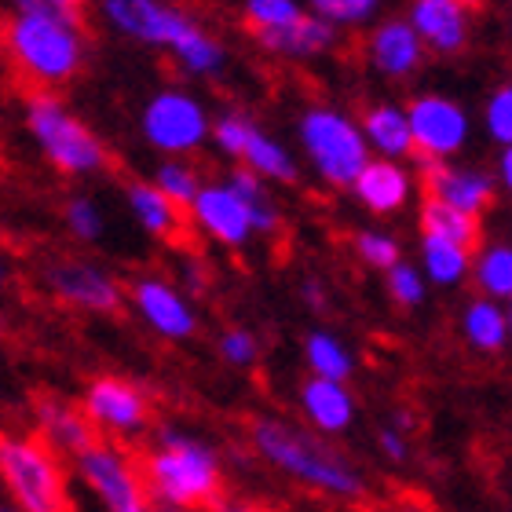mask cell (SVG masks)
I'll list each match as a JSON object with an SVG mask.
<instances>
[{
	"label": "cell",
	"mask_w": 512,
	"mask_h": 512,
	"mask_svg": "<svg viewBox=\"0 0 512 512\" xmlns=\"http://www.w3.org/2000/svg\"><path fill=\"white\" fill-rule=\"evenodd\" d=\"M158 187L169 194L176 205H183V209H187V205L198 198V180H194V172L183 169V165H161Z\"/></svg>",
	"instance_id": "1f68e13d"
},
{
	"label": "cell",
	"mask_w": 512,
	"mask_h": 512,
	"mask_svg": "<svg viewBox=\"0 0 512 512\" xmlns=\"http://www.w3.org/2000/svg\"><path fill=\"white\" fill-rule=\"evenodd\" d=\"M260 37L264 48L271 52H282V55H311V52H322L326 44L333 41V30L326 22L311 19V15H297L293 22H282V26H260L253 30Z\"/></svg>",
	"instance_id": "ac0fdd59"
},
{
	"label": "cell",
	"mask_w": 512,
	"mask_h": 512,
	"mask_svg": "<svg viewBox=\"0 0 512 512\" xmlns=\"http://www.w3.org/2000/svg\"><path fill=\"white\" fill-rule=\"evenodd\" d=\"M388 289H392V297L399 300V304H421V297H425V289H421V278H417L414 267L406 264H395L392 275H388Z\"/></svg>",
	"instance_id": "836d02e7"
},
{
	"label": "cell",
	"mask_w": 512,
	"mask_h": 512,
	"mask_svg": "<svg viewBox=\"0 0 512 512\" xmlns=\"http://www.w3.org/2000/svg\"><path fill=\"white\" fill-rule=\"evenodd\" d=\"M410 125H414L417 150L425 154H450L465 143V114L450 99H417L410 107Z\"/></svg>",
	"instance_id": "30bf717a"
},
{
	"label": "cell",
	"mask_w": 512,
	"mask_h": 512,
	"mask_svg": "<svg viewBox=\"0 0 512 512\" xmlns=\"http://www.w3.org/2000/svg\"><path fill=\"white\" fill-rule=\"evenodd\" d=\"M220 512H256L253 505H224Z\"/></svg>",
	"instance_id": "f6af8a7d"
},
{
	"label": "cell",
	"mask_w": 512,
	"mask_h": 512,
	"mask_svg": "<svg viewBox=\"0 0 512 512\" xmlns=\"http://www.w3.org/2000/svg\"><path fill=\"white\" fill-rule=\"evenodd\" d=\"M355 191H359V198H363L370 209L392 213L406 198V172L395 169L392 161H374V165H366V169L359 172Z\"/></svg>",
	"instance_id": "44dd1931"
},
{
	"label": "cell",
	"mask_w": 512,
	"mask_h": 512,
	"mask_svg": "<svg viewBox=\"0 0 512 512\" xmlns=\"http://www.w3.org/2000/svg\"><path fill=\"white\" fill-rule=\"evenodd\" d=\"M421 227H425V235H439L447 238V242H458L469 253L480 249V220H476V213H465V209L443 202V198L428 194L425 205H421Z\"/></svg>",
	"instance_id": "d6986e66"
},
{
	"label": "cell",
	"mask_w": 512,
	"mask_h": 512,
	"mask_svg": "<svg viewBox=\"0 0 512 512\" xmlns=\"http://www.w3.org/2000/svg\"><path fill=\"white\" fill-rule=\"evenodd\" d=\"M48 282H52V289L59 293V297L70 300V304H81V308L118 311V304H121L118 286H114L103 271H96V267H88V264H59V267H52Z\"/></svg>",
	"instance_id": "4fadbf2b"
},
{
	"label": "cell",
	"mask_w": 512,
	"mask_h": 512,
	"mask_svg": "<svg viewBox=\"0 0 512 512\" xmlns=\"http://www.w3.org/2000/svg\"><path fill=\"white\" fill-rule=\"evenodd\" d=\"M311 4H315L326 19H337V22L366 19V15L377 8V0H311Z\"/></svg>",
	"instance_id": "8d00e7d4"
},
{
	"label": "cell",
	"mask_w": 512,
	"mask_h": 512,
	"mask_svg": "<svg viewBox=\"0 0 512 512\" xmlns=\"http://www.w3.org/2000/svg\"><path fill=\"white\" fill-rule=\"evenodd\" d=\"M253 439L260 454L267 461H275L278 469L293 472L297 480L315 483L330 494H359L363 491V480L355 476L341 458H333L330 450L304 439L300 432H293L289 425H278V421H256Z\"/></svg>",
	"instance_id": "3957f363"
},
{
	"label": "cell",
	"mask_w": 512,
	"mask_h": 512,
	"mask_svg": "<svg viewBox=\"0 0 512 512\" xmlns=\"http://www.w3.org/2000/svg\"><path fill=\"white\" fill-rule=\"evenodd\" d=\"M194 216L202 220V227L209 235H216L220 242H227V246H242L249 235V227H253L246 202L238 198L235 187H205V191H198V198H194Z\"/></svg>",
	"instance_id": "7c38bea8"
},
{
	"label": "cell",
	"mask_w": 512,
	"mask_h": 512,
	"mask_svg": "<svg viewBox=\"0 0 512 512\" xmlns=\"http://www.w3.org/2000/svg\"><path fill=\"white\" fill-rule=\"evenodd\" d=\"M15 8L26 11V15H52V19H66V22H77L74 11H66L59 0H15Z\"/></svg>",
	"instance_id": "60d3db41"
},
{
	"label": "cell",
	"mask_w": 512,
	"mask_h": 512,
	"mask_svg": "<svg viewBox=\"0 0 512 512\" xmlns=\"http://www.w3.org/2000/svg\"><path fill=\"white\" fill-rule=\"evenodd\" d=\"M161 443L165 447L158 454H150L143 465L150 491L165 502L180 505V509H224V491H220V472H216L213 454L191 439L172 436V432H165Z\"/></svg>",
	"instance_id": "7a4b0ae2"
},
{
	"label": "cell",
	"mask_w": 512,
	"mask_h": 512,
	"mask_svg": "<svg viewBox=\"0 0 512 512\" xmlns=\"http://www.w3.org/2000/svg\"><path fill=\"white\" fill-rule=\"evenodd\" d=\"M249 132H253V125L242 118H224L216 125V139H220V147H224L227 154H246Z\"/></svg>",
	"instance_id": "74e56055"
},
{
	"label": "cell",
	"mask_w": 512,
	"mask_h": 512,
	"mask_svg": "<svg viewBox=\"0 0 512 512\" xmlns=\"http://www.w3.org/2000/svg\"><path fill=\"white\" fill-rule=\"evenodd\" d=\"M304 406L315 425H322L326 432H341L352 421V399L341 388V381L333 377H319V381L304 384Z\"/></svg>",
	"instance_id": "7402d4cb"
},
{
	"label": "cell",
	"mask_w": 512,
	"mask_h": 512,
	"mask_svg": "<svg viewBox=\"0 0 512 512\" xmlns=\"http://www.w3.org/2000/svg\"><path fill=\"white\" fill-rule=\"evenodd\" d=\"M4 41H8L19 85H26L30 92L63 85L81 70V33L74 30V22L19 11L4 26Z\"/></svg>",
	"instance_id": "6da1fadb"
},
{
	"label": "cell",
	"mask_w": 512,
	"mask_h": 512,
	"mask_svg": "<svg viewBox=\"0 0 512 512\" xmlns=\"http://www.w3.org/2000/svg\"><path fill=\"white\" fill-rule=\"evenodd\" d=\"M480 282L494 297H512V249H491L483 256Z\"/></svg>",
	"instance_id": "4dcf8cb0"
},
{
	"label": "cell",
	"mask_w": 512,
	"mask_h": 512,
	"mask_svg": "<svg viewBox=\"0 0 512 512\" xmlns=\"http://www.w3.org/2000/svg\"><path fill=\"white\" fill-rule=\"evenodd\" d=\"M172 52L187 63V70H198V74H209V70H216V66H220V59H224V52H220V48H216V44L209 41L198 26H191V30L183 33Z\"/></svg>",
	"instance_id": "f1b7e54d"
},
{
	"label": "cell",
	"mask_w": 512,
	"mask_h": 512,
	"mask_svg": "<svg viewBox=\"0 0 512 512\" xmlns=\"http://www.w3.org/2000/svg\"><path fill=\"white\" fill-rule=\"evenodd\" d=\"M81 472L92 483V491L103 494L110 512H147V494H143V480L128 469L125 458L107 447H92L81 454Z\"/></svg>",
	"instance_id": "52a82bcc"
},
{
	"label": "cell",
	"mask_w": 512,
	"mask_h": 512,
	"mask_svg": "<svg viewBox=\"0 0 512 512\" xmlns=\"http://www.w3.org/2000/svg\"><path fill=\"white\" fill-rule=\"evenodd\" d=\"M66 220L74 227V235H81V238H96L99 231H103V220H99V213L88 202H70Z\"/></svg>",
	"instance_id": "f35d334b"
},
{
	"label": "cell",
	"mask_w": 512,
	"mask_h": 512,
	"mask_svg": "<svg viewBox=\"0 0 512 512\" xmlns=\"http://www.w3.org/2000/svg\"><path fill=\"white\" fill-rule=\"evenodd\" d=\"M363 125H366V136L374 139L377 150H384V154H410V150L417 147L410 114H403V110L374 107V110H366Z\"/></svg>",
	"instance_id": "603a6c76"
},
{
	"label": "cell",
	"mask_w": 512,
	"mask_h": 512,
	"mask_svg": "<svg viewBox=\"0 0 512 512\" xmlns=\"http://www.w3.org/2000/svg\"><path fill=\"white\" fill-rule=\"evenodd\" d=\"M128 202L136 209L139 224L147 227L150 235L165 238L169 246H194L191 224L183 205H176L161 187H147V183H132L128 187Z\"/></svg>",
	"instance_id": "8fae6325"
},
{
	"label": "cell",
	"mask_w": 512,
	"mask_h": 512,
	"mask_svg": "<svg viewBox=\"0 0 512 512\" xmlns=\"http://www.w3.org/2000/svg\"><path fill=\"white\" fill-rule=\"evenodd\" d=\"M483 0H461V8H480Z\"/></svg>",
	"instance_id": "bcb514c9"
},
{
	"label": "cell",
	"mask_w": 512,
	"mask_h": 512,
	"mask_svg": "<svg viewBox=\"0 0 512 512\" xmlns=\"http://www.w3.org/2000/svg\"><path fill=\"white\" fill-rule=\"evenodd\" d=\"M381 447L388 450V454H392L395 461L403 458L406 450H403V443H399V436H392V432H381Z\"/></svg>",
	"instance_id": "b9f144b4"
},
{
	"label": "cell",
	"mask_w": 512,
	"mask_h": 512,
	"mask_svg": "<svg viewBox=\"0 0 512 512\" xmlns=\"http://www.w3.org/2000/svg\"><path fill=\"white\" fill-rule=\"evenodd\" d=\"M59 4H63L66 11H74L77 19H81V8H85V0H59Z\"/></svg>",
	"instance_id": "ee69618b"
},
{
	"label": "cell",
	"mask_w": 512,
	"mask_h": 512,
	"mask_svg": "<svg viewBox=\"0 0 512 512\" xmlns=\"http://www.w3.org/2000/svg\"><path fill=\"white\" fill-rule=\"evenodd\" d=\"M374 59L384 74L403 77L410 74L421 59V41H417V26L406 22H388L374 33Z\"/></svg>",
	"instance_id": "ffe728a7"
},
{
	"label": "cell",
	"mask_w": 512,
	"mask_h": 512,
	"mask_svg": "<svg viewBox=\"0 0 512 512\" xmlns=\"http://www.w3.org/2000/svg\"><path fill=\"white\" fill-rule=\"evenodd\" d=\"M231 187L238 191V198L246 202V209H249V220H253V227L256 231H275L278 227V213H275V205L267 202V194H264V187L256 183V176L253 172H235L231 176Z\"/></svg>",
	"instance_id": "4316f807"
},
{
	"label": "cell",
	"mask_w": 512,
	"mask_h": 512,
	"mask_svg": "<svg viewBox=\"0 0 512 512\" xmlns=\"http://www.w3.org/2000/svg\"><path fill=\"white\" fill-rule=\"evenodd\" d=\"M136 304L150 319V326L161 330L165 337H187L194 330V315L165 282H139Z\"/></svg>",
	"instance_id": "e0dca14e"
},
{
	"label": "cell",
	"mask_w": 512,
	"mask_h": 512,
	"mask_svg": "<svg viewBox=\"0 0 512 512\" xmlns=\"http://www.w3.org/2000/svg\"><path fill=\"white\" fill-rule=\"evenodd\" d=\"M414 26L439 55L461 52V44H465V8H461V0H417Z\"/></svg>",
	"instance_id": "2e32d148"
},
{
	"label": "cell",
	"mask_w": 512,
	"mask_h": 512,
	"mask_svg": "<svg viewBox=\"0 0 512 512\" xmlns=\"http://www.w3.org/2000/svg\"><path fill=\"white\" fill-rule=\"evenodd\" d=\"M147 136L161 150H191L205 136V114L191 96L165 92L147 107Z\"/></svg>",
	"instance_id": "ba28073f"
},
{
	"label": "cell",
	"mask_w": 512,
	"mask_h": 512,
	"mask_svg": "<svg viewBox=\"0 0 512 512\" xmlns=\"http://www.w3.org/2000/svg\"><path fill=\"white\" fill-rule=\"evenodd\" d=\"M502 176H505V183H509V191H512V143H509V150H505V158H502Z\"/></svg>",
	"instance_id": "7bdbcfd3"
},
{
	"label": "cell",
	"mask_w": 512,
	"mask_h": 512,
	"mask_svg": "<svg viewBox=\"0 0 512 512\" xmlns=\"http://www.w3.org/2000/svg\"><path fill=\"white\" fill-rule=\"evenodd\" d=\"M465 330H469V341L476 344V348H487V352L502 348V341H505L502 311L494 308V304H472L469 315H465Z\"/></svg>",
	"instance_id": "83f0119b"
},
{
	"label": "cell",
	"mask_w": 512,
	"mask_h": 512,
	"mask_svg": "<svg viewBox=\"0 0 512 512\" xmlns=\"http://www.w3.org/2000/svg\"><path fill=\"white\" fill-rule=\"evenodd\" d=\"M224 355L231 359V363H238V366H246V363H253V355H256V344H253V337L249 333H227L224 337Z\"/></svg>",
	"instance_id": "ab89813d"
},
{
	"label": "cell",
	"mask_w": 512,
	"mask_h": 512,
	"mask_svg": "<svg viewBox=\"0 0 512 512\" xmlns=\"http://www.w3.org/2000/svg\"><path fill=\"white\" fill-rule=\"evenodd\" d=\"M425 191L432 194V198H443V202L458 205V209L476 213V216L494 202V187L487 176L465 172V169H447V165H428Z\"/></svg>",
	"instance_id": "9a60e30c"
},
{
	"label": "cell",
	"mask_w": 512,
	"mask_h": 512,
	"mask_svg": "<svg viewBox=\"0 0 512 512\" xmlns=\"http://www.w3.org/2000/svg\"><path fill=\"white\" fill-rule=\"evenodd\" d=\"M425 264L436 282H458L469 267V249H461L458 242H447L439 235H425Z\"/></svg>",
	"instance_id": "d4e9b609"
},
{
	"label": "cell",
	"mask_w": 512,
	"mask_h": 512,
	"mask_svg": "<svg viewBox=\"0 0 512 512\" xmlns=\"http://www.w3.org/2000/svg\"><path fill=\"white\" fill-rule=\"evenodd\" d=\"M88 414L103 421L110 428H139L147 421V403L132 384L118 381V377H103L88 388Z\"/></svg>",
	"instance_id": "5bb4252c"
},
{
	"label": "cell",
	"mask_w": 512,
	"mask_h": 512,
	"mask_svg": "<svg viewBox=\"0 0 512 512\" xmlns=\"http://www.w3.org/2000/svg\"><path fill=\"white\" fill-rule=\"evenodd\" d=\"M308 363L315 366V374L333 377V381H344L348 370H352V359L344 355L341 344L333 341V337H322V333H315L308 341Z\"/></svg>",
	"instance_id": "f546056e"
},
{
	"label": "cell",
	"mask_w": 512,
	"mask_h": 512,
	"mask_svg": "<svg viewBox=\"0 0 512 512\" xmlns=\"http://www.w3.org/2000/svg\"><path fill=\"white\" fill-rule=\"evenodd\" d=\"M0 469L26 512H70L63 465L44 439H4Z\"/></svg>",
	"instance_id": "277c9868"
},
{
	"label": "cell",
	"mask_w": 512,
	"mask_h": 512,
	"mask_svg": "<svg viewBox=\"0 0 512 512\" xmlns=\"http://www.w3.org/2000/svg\"><path fill=\"white\" fill-rule=\"evenodd\" d=\"M26 118H30L33 136L41 139V147L48 150V158L63 172H92L103 165V147L99 139L88 132L77 118H70L63 103L52 92H30L26 103Z\"/></svg>",
	"instance_id": "5b68a950"
},
{
	"label": "cell",
	"mask_w": 512,
	"mask_h": 512,
	"mask_svg": "<svg viewBox=\"0 0 512 512\" xmlns=\"http://www.w3.org/2000/svg\"><path fill=\"white\" fill-rule=\"evenodd\" d=\"M487 125H491L494 139L512 143V88H502V92L491 99V107H487Z\"/></svg>",
	"instance_id": "e575fe53"
},
{
	"label": "cell",
	"mask_w": 512,
	"mask_h": 512,
	"mask_svg": "<svg viewBox=\"0 0 512 512\" xmlns=\"http://www.w3.org/2000/svg\"><path fill=\"white\" fill-rule=\"evenodd\" d=\"M44 410V425H48V432H52L63 447H70L81 458L85 450L96 447V432H92V421L81 414H74V410H48V406H41Z\"/></svg>",
	"instance_id": "cb8c5ba5"
},
{
	"label": "cell",
	"mask_w": 512,
	"mask_h": 512,
	"mask_svg": "<svg viewBox=\"0 0 512 512\" xmlns=\"http://www.w3.org/2000/svg\"><path fill=\"white\" fill-rule=\"evenodd\" d=\"M355 249H359V256L370 260L374 267H395V260H399L395 242L392 238H384V235H359L355 238Z\"/></svg>",
	"instance_id": "d590c367"
},
{
	"label": "cell",
	"mask_w": 512,
	"mask_h": 512,
	"mask_svg": "<svg viewBox=\"0 0 512 512\" xmlns=\"http://www.w3.org/2000/svg\"><path fill=\"white\" fill-rule=\"evenodd\" d=\"M242 158L253 165L256 172H264V176H271V180H297V169H293V161L286 158V150L275 147L271 139H264L260 132H249L246 139V154Z\"/></svg>",
	"instance_id": "484cf974"
},
{
	"label": "cell",
	"mask_w": 512,
	"mask_h": 512,
	"mask_svg": "<svg viewBox=\"0 0 512 512\" xmlns=\"http://www.w3.org/2000/svg\"><path fill=\"white\" fill-rule=\"evenodd\" d=\"M300 136H304V147H308L311 161L319 165V172L330 183H355L359 172L366 169L363 136L341 114H333V110H311L308 118H304Z\"/></svg>",
	"instance_id": "8992f818"
},
{
	"label": "cell",
	"mask_w": 512,
	"mask_h": 512,
	"mask_svg": "<svg viewBox=\"0 0 512 512\" xmlns=\"http://www.w3.org/2000/svg\"><path fill=\"white\" fill-rule=\"evenodd\" d=\"M103 11L110 15L114 26H121V30L139 37V41L169 44V48H176V41L194 26L191 19L176 15V11L158 4V0H103Z\"/></svg>",
	"instance_id": "9c48e42d"
},
{
	"label": "cell",
	"mask_w": 512,
	"mask_h": 512,
	"mask_svg": "<svg viewBox=\"0 0 512 512\" xmlns=\"http://www.w3.org/2000/svg\"><path fill=\"white\" fill-rule=\"evenodd\" d=\"M300 11L293 0H249L246 4V19L253 30L260 26H282V22H293Z\"/></svg>",
	"instance_id": "d6a6232c"
}]
</instances>
